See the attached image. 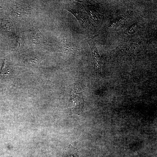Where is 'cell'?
I'll use <instances>...</instances> for the list:
<instances>
[{
	"label": "cell",
	"mask_w": 157,
	"mask_h": 157,
	"mask_svg": "<svg viewBox=\"0 0 157 157\" xmlns=\"http://www.w3.org/2000/svg\"><path fill=\"white\" fill-rule=\"evenodd\" d=\"M65 9L75 16L83 27L87 28L89 26L90 23L88 14L80 4L74 2L67 4Z\"/></svg>",
	"instance_id": "obj_1"
},
{
	"label": "cell",
	"mask_w": 157,
	"mask_h": 157,
	"mask_svg": "<svg viewBox=\"0 0 157 157\" xmlns=\"http://www.w3.org/2000/svg\"><path fill=\"white\" fill-rule=\"evenodd\" d=\"M49 50L61 52H75L78 51L80 47L72 40L64 39L59 42L49 45Z\"/></svg>",
	"instance_id": "obj_2"
},
{
	"label": "cell",
	"mask_w": 157,
	"mask_h": 157,
	"mask_svg": "<svg viewBox=\"0 0 157 157\" xmlns=\"http://www.w3.org/2000/svg\"><path fill=\"white\" fill-rule=\"evenodd\" d=\"M84 100L80 93L72 91L67 108L69 115L73 114H81L84 104Z\"/></svg>",
	"instance_id": "obj_3"
},
{
	"label": "cell",
	"mask_w": 157,
	"mask_h": 157,
	"mask_svg": "<svg viewBox=\"0 0 157 157\" xmlns=\"http://www.w3.org/2000/svg\"><path fill=\"white\" fill-rule=\"evenodd\" d=\"M88 43L90 46L94 64V68L97 77H98L101 74V60L93 38L88 40Z\"/></svg>",
	"instance_id": "obj_4"
},
{
	"label": "cell",
	"mask_w": 157,
	"mask_h": 157,
	"mask_svg": "<svg viewBox=\"0 0 157 157\" xmlns=\"http://www.w3.org/2000/svg\"><path fill=\"white\" fill-rule=\"evenodd\" d=\"M29 38L32 43L38 45L46 41L45 37L37 28H30L28 33Z\"/></svg>",
	"instance_id": "obj_5"
},
{
	"label": "cell",
	"mask_w": 157,
	"mask_h": 157,
	"mask_svg": "<svg viewBox=\"0 0 157 157\" xmlns=\"http://www.w3.org/2000/svg\"><path fill=\"white\" fill-rule=\"evenodd\" d=\"M42 60L38 56L30 55L24 57L21 60L20 63L22 66L31 68L38 66Z\"/></svg>",
	"instance_id": "obj_6"
},
{
	"label": "cell",
	"mask_w": 157,
	"mask_h": 157,
	"mask_svg": "<svg viewBox=\"0 0 157 157\" xmlns=\"http://www.w3.org/2000/svg\"><path fill=\"white\" fill-rule=\"evenodd\" d=\"M78 152L77 149L69 145V148L66 150H65L63 157H79Z\"/></svg>",
	"instance_id": "obj_7"
},
{
	"label": "cell",
	"mask_w": 157,
	"mask_h": 157,
	"mask_svg": "<svg viewBox=\"0 0 157 157\" xmlns=\"http://www.w3.org/2000/svg\"><path fill=\"white\" fill-rule=\"evenodd\" d=\"M3 28L10 33H13L14 28L12 23L8 20H4L2 22Z\"/></svg>",
	"instance_id": "obj_8"
},
{
	"label": "cell",
	"mask_w": 157,
	"mask_h": 157,
	"mask_svg": "<svg viewBox=\"0 0 157 157\" xmlns=\"http://www.w3.org/2000/svg\"><path fill=\"white\" fill-rule=\"evenodd\" d=\"M20 6L18 5H14V6L13 8L14 12L18 14H19V15L25 13V9Z\"/></svg>",
	"instance_id": "obj_9"
},
{
	"label": "cell",
	"mask_w": 157,
	"mask_h": 157,
	"mask_svg": "<svg viewBox=\"0 0 157 157\" xmlns=\"http://www.w3.org/2000/svg\"><path fill=\"white\" fill-rule=\"evenodd\" d=\"M7 61L4 60V63L3 64L2 69L0 72V74L4 75L6 74H8L9 73V71L8 70L7 66Z\"/></svg>",
	"instance_id": "obj_10"
}]
</instances>
